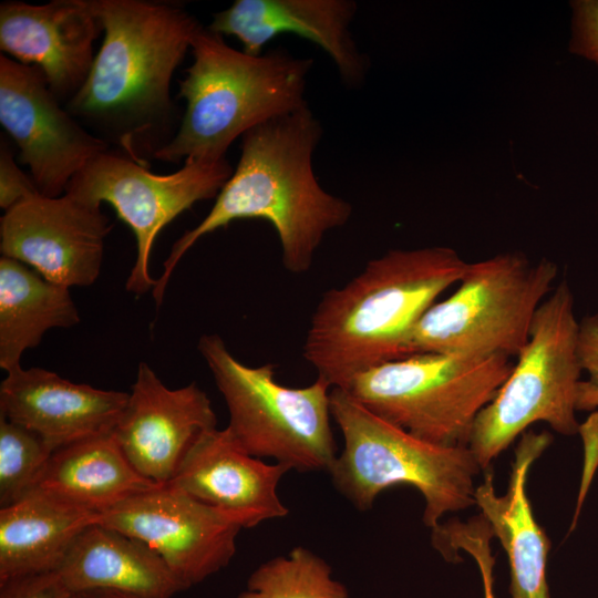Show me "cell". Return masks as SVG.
<instances>
[{
  "label": "cell",
  "mask_w": 598,
  "mask_h": 598,
  "mask_svg": "<svg viewBox=\"0 0 598 598\" xmlns=\"http://www.w3.org/2000/svg\"><path fill=\"white\" fill-rule=\"evenodd\" d=\"M92 1L103 42L85 83L64 107L95 136L148 167L176 134L171 81L203 25L173 2Z\"/></svg>",
  "instance_id": "cell-1"
},
{
  "label": "cell",
  "mask_w": 598,
  "mask_h": 598,
  "mask_svg": "<svg viewBox=\"0 0 598 598\" xmlns=\"http://www.w3.org/2000/svg\"><path fill=\"white\" fill-rule=\"evenodd\" d=\"M288 471L247 454L227 427L214 429L198 439L168 484L225 513L241 528H251L288 515L277 492Z\"/></svg>",
  "instance_id": "cell-18"
},
{
  "label": "cell",
  "mask_w": 598,
  "mask_h": 598,
  "mask_svg": "<svg viewBox=\"0 0 598 598\" xmlns=\"http://www.w3.org/2000/svg\"><path fill=\"white\" fill-rule=\"evenodd\" d=\"M578 355L587 380L577 386L576 410L596 411L598 408V313L579 322Z\"/></svg>",
  "instance_id": "cell-27"
},
{
  "label": "cell",
  "mask_w": 598,
  "mask_h": 598,
  "mask_svg": "<svg viewBox=\"0 0 598 598\" xmlns=\"http://www.w3.org/2000/svg\"><path fill=\"white\" fill-rule=\"evenodd\" d=\"M216 425L212 402L196 383L168 389L141 362L113 435L133 467L163 485L175 477L198 439Z\"/></svg>",
  "instance_id": "cell-14"
},
{
  "label": "cell",
  "mask_w": 598,
  "mask_h": 598,
  "mask_svg": "<svg viewBox=\"0 0 598 598\" xmlns=\"http://www.w3.org/2000/svg\"><path fill=\"white\" fill-rule=\"evenodd\" d=\"M99 513L97 524L142 540L188 589L227 567L241 526L172 484L137 493Z\"/></svg>",
  "instance_id": "cell-11"
},
{
  "label": "cell",
  "mask_w": 598,
  "mask_h": 598,
  "mask_svg": "<svg viewBox=\"0 0 598 598\" xmlns=\"http://www.w3.org/2000/svg\"><path fill=\"white\" fill-rule=\"evenodd\" d=\"M569 51L598 65V0H575Z\"/></svg>",
  "instance_id": "cell-29"
},
{
  "label": "cell",
  "mask_w": 598,
  "mask_h": 598,
  "mask_svg": "<svg viewBox=\"0 0 598 598\" xmlns=\"http://www.w3.org/2000/svg\"><path fill=\"white\" fill-rule=\"evenodd\" d=\"M58 571L19 576L0 581V598H73Z\"/></svg>",
  "instance_id": "cell-28"
},
{
  "label": "cell",
  "mask_w": 598,
  "mask_h": 598,
  "mask_svg": "<svg viewBox=\"0 0 598 598\" xmlns=\"http://www.w3.org/2000/svg\"><path fill=\"white\" fill-rule=\"evenodd\" d=\"M157 485L133 467L112 432L55 450L34 489L100 512Z\"/></svg>",
  "instance_id": "cell-22"
},
{
  "label": "cell",
  "mask_w": 598,
  "mask_h": 598,
  "mask_svg": "<svg viewBox=\"0 0 598 598\" xmlns=\"http://www.w3.org/2000/svg\"><path fill=\"white\" fill-rule=\"evenodd\" d=\"M53 448L34 432L0 416V506L32 492L48 466Z\"/></svg>",
  "instance_id": "cell-25"
},
{
  "label": "cell",
  "mask_w": 598,
  "mask_h": 598,
  "mask_svg": "<svg viewBox=\"0 0 598 598\" xmlns=\"http://www.w3.org/2000/svg\"><path fill=\"white\" fill-rule=\"evenodd\" d=\"M198 351L226 402L227 430L243 451L298 472L330 471L338 448L330 424L332 388L324 380L282 385L272 364L241 363L215 333L200 337Z\"/></svg>",
  "instance_id": "cell-6"
},
{
  "label": "cell",
  "mask_w": 598,
  "mask_h": 598,
  "mask_svg": "<svg viewBox=\"0 0 598 598\" xmlns=\"http://www.w3.org/2000/svg\"><path fill=\"white\" fill-rule=\"evenodd\" d=\"M237 598H349V591L323 558L298 546L258 566Z\"/></svg>",
  "instance_id": "cell-24"
},
{
  "label": "cell",
  "mask_w": 598,
  "mask_h": 598,
  "mask_svg": "<svg viewBox=\"0 0 598 598\" xmlns=\"http://www.w3.org/2000/svg\"><path fill=\"white\" fill-rule=\"evenodd\" d=\"M56 571L74 594L106 589L135 598H172L186 590L148 545L97 523L75 537Z\"/></svg>",
  "instance_id": "cell-20"
},
{
  "label": "cell",
  "mask_w": 598,
  "mask_h": 598,
  "mask_svg": "<svg viewBox=\"0 0 598 598\" xmlns=\"http://www.w3.org/2000/svg\"><path fill=\"white\" fill-rule=\"evenodd\" d=\"M494 537L488 522L478 515L462 523L452 520L446 525L442 544L445 553L453 558H458V550L468 553L476 561L484 589V598H495L493 569L495 559L491 550V539Z\"/></svg>",
  "instance_id": "cell-26"
},
{
  "label": "cell",
  "mask_w": 598,
  "mask_h": 598,
  "mask_svg": "<svg viewBox=\"0 0 598 598\" xmlns=\"http://www.w3.org/2000/svg\"><path fill=\"white\" fill-rule=\"evenodd\" d=\"M80 316L69 288L55 285L27 265L0 258V368H21L25 350L52 328H70Z\"/></svg>",
  "instance_id": "cell-23"
},
{
  "label": "cell",
  "mask_w": 598,
  "mask_h": 598,
  "mask_svg": "<svg viewBox=\"0 0 598 598\" xmlns=\"http://www.w3.org/2000/svg\"><path fill=\"white\" fill-rule=\"evenodd\" d=\"M557 275L554 261L542 258L532 262L516 251L468 262L458 288L433 303L413 327L408 357H517Z\"/></svg>",
  "instance_id": "cell-9"
},
{
  "label": "cell",
  "mask_w": 598,
  "mask_h": 598,
  "mask_svg": "<svg viewBox=\"0 0 598 598\" xmlns=\"http://www.w3.org/2000/svg\"><path fill=\"white\" fill-rule=\"evenodd\" d=\"M322 126L309 106L262 123L241 136L240 157L210 212L172 246L155 280L153 297L163 301L182 257L207 234L238 219H264L275 228L283 267L307 272L324 236L344 226L352 206L327 192L316 177L312 156Z\"/></svg>",
  "instance_id": "cell-2"
},
{
  "label": "cell",
  "mask_w": 598,
  "mask_h": 598,
  "mask_svg": "<svg viewBox=\"0 0 598 598\" xmlns=\"http://www.w3.org/2000/svg\"><path fill=\"white\" fill-rule=\"evenodd\" d=\"M99 513L40 489L0 508V581L56 571L75 537Z\"/></svg>",
  "instance_id": "cell-21"
},
{
  "label": "cell",
  "mask_w": 598,
  "mask_h": 598,
  "mask_svg": "<svg viewBox=\"0 0 598 598\" xmlns=\"http://www.w3.org/2000/svg\"><path fill=\"white\" fill-rule=\"evenodd\" d=\"M227 158L186 159L172 174H154L128 156L109 150L94 157L70 182L65 194L91 206L110 204L136 239V259L126 290H153L150 256L159 231L200 200L216 198L233 174Z\"/></svg>",
  "instance_id": "cell-10"
},
{
  "label": "cell",
  "mask_w": 598,
  "mask_h": 598,
  "mask_svg": "<svg viewBox=\"0 0 598 598\" xmlns=\"http://www.w3.org/2000/svg\"><path fill=\"white\" fill-rule=\"evenodd\" d=\"M358 4L352 0H236L216 12L207 27L239 40L243 51L262 54L264 47L283 33H293L321 48L332 60L342 83L360 87L369 60L351 31Z\"/></svg>",
  "instance_id": "cell-16"
},
{
  "label": "cell",
  "mask_w": 598,
  "mask_h": 598,
  "mask_svg": "<svg viewBox=\"0 0 598 598\" xmlns=\"http://www.w3.org/2000/svg\"><path fill=\"white\" fill-rule=\"evenodd\" d=\"M0 123L19 148L39 194L59 197L94 157L111 150L50 91L43 72L0 56Z\"/></svg>",
  "instance_id": "cell-12"
},
{
  "label": "cell",
  "mask_w": 598,
  "mask_h": 598,
  "mask_svg": "<svg viewBox=\"0 0 598 598\" xmlns=\"http://www.w3.org/2000/svg\"><path fill=\"white\" fill-rule=\"evenodd\" d=\"M103 32L92 0L0 6V48L16 61L39 68L52 94L66 104L94 63V41Z\"/></svg>",
  "instance_id": "cell-15"
},
{
  "label": "cell",
  "mask_w": 598,
  "mask_h": 598,
  "mask_svg": "<svg viewBox=\"0 0 598 598\" xmlns=\"http://www.w3.org/2000/svg\"><path fill=\"white\" fill-rule=\"evenodd\" d=\"M551 441L553 436L547 432H524L515 448L506 493H496L493 472L488 470L475 488V504L507 555L512 598H550L546 580L550 543L535 519L526 481L532 464Z\"/></svg>",
  "instance_id": "cell-19"
},
{
  "label": "cell",
  "mask_w": 598,
  "mask_h": 598,
  "mask_svg": "<svg viewBox=\"0 0 598 598\" xmlns=\"http://www.w3.org/2000/svg\"><path fill=\"white\" fill-rule=\"evenodd\" d=\"M130 393L73 383L42 368L7 373L0 385V416L47 442L53 451L112 433Z\"/></svg>",
  "instance_id": "cell-17"
},
{
  "label": "cell",
  "mask_w": 598,
  "mask_h": 598,
  "mask_svg": "<svg viewBox=\"0 0 598 598\" xmlns=\"http://www.w3.org/2000/svg\"><path fill=\"white\" fill-rule=\"evenodd\" d=\"M330 410L344 446L329 473L334 487L358 509H369L386 488L412 486L424 498L423 523L433 529L446 513L475 504L474 477L481 467L468 446L422 441L340 388L331 389Z\"/></svg>",
  "instance_id": "cell-5"
},
{
  "label": "cell",
  "mask_w": 598,
  "mask_h": 598,
  "mask_svg": "<svg viewBox=\"0 0 598 598\" xmlns=\"http://www.w3.org/2000/svg\"><path fill=\"white\" fill-rule=\"evenodd\" d=\"M467 266L446 246L392 249L371 259L321 297L307 330L305 360L331 388L346 389L355 375L408 357L413 327Z\"/></svg>",
  "instance_id": "cell-3"
},
{
  "label": "cell",
  "mask_w": 598,
  "mask_h": 598,
  "mask_svg": "<svg viewBox=\"0 0 598 598\" xmlns=\"http://www.w3.org/2000/svg\"><path fill=\"white\" fill-rule=\"evenodd\" d=\"M574 297L563 280L538 307L528 340L494 399L478 413L468 447L481 470L536 422L578 433L576 394L581 364Z\"/></svg>",
  "instance_id": "cell-7"
},
{
  "label": "cell",
  "mask_w": 598,
  "mask_h": 598,
  "mask_svg": "<svg viewBox=\"0 0 598 598\" xmlns=\"http://www.w3.org/2000/svg\"><path fill=\"white\" fill-rule=\"evenodd\" d=\"M190 50L193 63L178 93L186 100L185 113L154 159L219 161L249 130L308 105L305 93L312 59L280 48L251 55L204 27Z\"/></svg>",
  "instance_id": "cell-4"
},
{
  "label": "cell",
  "mask_w": 598,
  "mask_h": 598,
  "mask_svg": "<svg viewBox=\"0 0 598 598\" xmlns=\"http://www.w3.org/2000/svg\"><path fill=\"white\" fill-rule=\"evenodd\" d=\"M73 598H135L130 595H125L114 590L106 589H93L84 590L74 594Z\"/></svg>",
  "instance_id": "cell-32"
},
{
  "label": "cell",
  "mask_w": 598,
  "mask_h": 598,
  "mask_svg": "<svg viewBox=\"0 0 598 598\" xmlns=\"http://www.w3.org/2000/svg\"><path fill=\"white\" fill-rule=\"evenodd\" d=\"M578 434L580 435L584 445V464L576 508L569 533L574 530L577 524L582 504L598 468V411H592L586 421L579 424Z\"/></svg>",
  "instance_id": "cell-31"
},
{
  "label": "cell",
  "mask_w": 598,
  "mask_h": 598,
  "mask_svg": "<svg viewBox=\"0 0 598 598\" xmlns=\"http://www.w3.org/2000/svg\"><path fill=\"white\" fill-rule=\"evenodd\" d=\"M514 363L506 355L419 353L355 375L344 390L379 417L441 446H468L478 413Z\"/></svg>",
  "instance_id": "cell-8"
},
{
  "label": "cell",
  "mask_w": 598,
  "mask_h": 598,
  "mask_svg": "<svg viewBox=\"0 0 598 598\" xmlns=\"http://www.w3.org/2000/svg\"><path fill=\"white\" fill-rule=\"evenodd\" d=\"M32 178L25 175L13 159L7 142L0 146V207L6 212L21 200L38 194Z\"/></svg>",
  "instance_id": "cell-30"
},
{
  "label": "cell",
  "mask_w": 598,
  "mask_h": 598,
  "mask_svg": "<svg viewBox=\"0 0 598 598\" xmlns=\"http://www.w3.org/2000/svg\"><path fill=\"white\" fill-rule=\"evenodd\" d=\"M111 229L101 207L68 194L47 197L38 193L4 212L0 251L55 285L84 287L100 275Z\"/></svg>",
  "instance_id": "cell-13"
}]
</instances>
